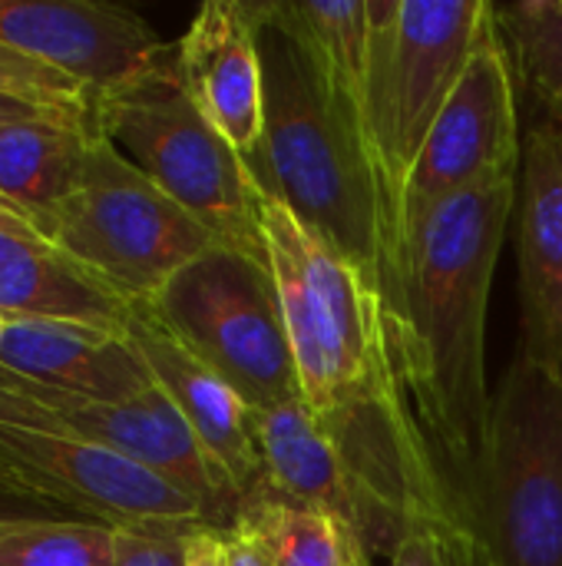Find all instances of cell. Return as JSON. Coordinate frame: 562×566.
<instances>
[{"label": "cell", "instance_id": "cell-1", "mask_svg": "<svg viewBox=\"0 0 562 566\" xmlns=\"http://www.w3.org/2000/svg\"><path fill=\"white\" fill-rule=\"evenodd\" d=\"M262 226L305 408L388 511L407 524L457 517L411 405L394 318L378 289L272 196Z\"/></svg>", "mask_w": 562, "mask_h": 566}, {"label": "cell", "instance_id": "cell-2", "mask_svg": "<svg viewBox=\"0 0 562 566\" xmlns=\"http://www.w3.org/2000/svg\"><path fill=\"white\" fill-rule=\"evenodd\" d=\"M520 176L441 202L407 239L394 312L397 358L454 511L490 421L487 305L517 209Z\"/></svg>", "mask_w": 562, "mask_h": 566}, {"label": "cell", "instance_id": "cell-3", "mask_svg": "<svg viewBox=\"0 0 562 566\" xmlns=\"http://www.w3.org/2000/svg\"><path fill=\"white\" fill-rule=\"evenodd\" d=\"M258 13L265 76L258 182L331 242L378 289L394 318L397 262L364 136L328 93L308 50L268 13V0H258Z\"/></svg>", "mask_w": 562, "mask_h": 566}, {"label": "cell", "instance_id": "cell-4", "mask_svg": "<svg viewBox=\"0 0 562 566\" xmlns=\"http://www.w3.org/2000/svg\"><path fill=\"white\" fill-rule=\"evenodd\" d=\"M457 521L484 566H562V368L513 355Z\"/></svg>", "mask_w": 562, "mask_h": 566}, {"label": "cell", "instance_id": "cell-5", "mask_svg": "<svg viewBox=\"0 0 562 566\" xmlns=\"http://www.w3.org/2000/svg\"><path fill=\"white\" fill-rule=\"evenodd\" d=\"M490 13L487 0H368L364 136L394 262L407 172L454 96Z\"/></svg>", "mask_w": 562, "mask_h": 566}, {"label": "cell", "instance_id": "cell-6", "mask_svg": "<svg viewBox=\"0 0 562 566\" xmlns=\"http://www.w3.org/2000/svg\"><path fill=\"white\" fill-rule=\"evenodd\" d=\"M89 126L189 209L222 245L265 249V189L245 156L205 119L176 73V43L152 73L93 96Z\"/></svg>", "mask_w": 562, "mask_h": 566}, {"label": "cell", "instance_id": "cell-7", "mask_svg": "<svg viewBox=\"0 0 562 566\" xmlns=\"http://www.w3.org/2000/svg\"><path fill=\"white\" fill-rule=\"evenodd\" d=\"M40 235L129 305L152 302L219 242L96 129L76 186L40 222Z\"/></svg>", "mask_w": 562, "mask_h": 566}, {"label": "cell", "instance_id": "cell-8", "mask_svg": "<svg viewBox=\"0 0 562 566\" xmlns=\"http://www.w3.org/2000/svg\"><path fill=\"white\" fill-rule=\"evenodd\" d=\"M142 305L252 411L301 401L268 255L215 242Z\"/></svg>", "mask_w": 562, "mask_h": 566}, {"label": "cell", "instance_id": "cell-9", "mask_svg": "<svg viewBox=\"0 0 562 566\" xmlns=\"http://www.w3.org/2000/svg\"><path fill=\"white\" fill-rule=\"evenodd\" d=\"M0 484L109 531L189 537L219 527L195 497L139 461L46 424L0 421Z\"/></svg>", "mask_w": 562, "mask_h": 566}, {"label": "cell", "instance_id": "cell-10", "mask_svg": "<svg viewBox=\"0 0 562 566\" xmlns=\"http://www.w3.org/2000/svg\"><path fill=\"white\" fill-rule=\"evenodd\" d=\"M520 86L494 3V13L470 53L454 96L447 99L407 172L397 212V262H404V249L414 229L441 202L500 176H520Z\"/></svg>", "mask_w": 562, "mask_h": 566}, {"label": "cell", "instance_id": "cell-11", "mask_svg": "<svg viewBox=\"0 0 562 566\" xmlns=\"http://www.w3.org/2000/svg\"><path fill=\"white\" fill-rule=\"evenodd\" d=\"M0 421L46 424L126 454L195 497L222 531L238 524L242 497L156 385L126 401H99L0 371Z\"/></svg>", "mask_w": 562, "mask_h": 566}, {"label": "cell", "instance_id": "cell-12", "mask_svg": "<svg viewBox=\"0 0 562 566\" xmlns=\"http://www.w3.org/2000/svg\"><path fill=\"white\" fill-rule=\"evenodd\" d=\"M0 43L63 70L93 96L152 73L172 53L136 10L96 0H0Z\"/></svg>", "mask_w": 562, "mask_h": 566}, {"label": "cell", "instance_id": "cell-13", "mask_svg": "<svg viewBox=\"0 0 562 566\" xmlns=\"http://www.w3.org/2000/svg\"><path fill=\"white\" fill-rule=\"evenodd\" d=\"M252 431L262 458V491L344 521L364 541L374 564L391 560L411 524L364 488L305 401L252 411Z\"/></svg>", "mask_w": 562, "mask_h": 566}, {"label": "cell", "instance_id": "cell-14", "mask_svg": "<svg viewBox=\"0 0 562 566\" xmlns=\"http://www.w3.org/2000/svg\"><path fill=\"white\" fill-rule=\"evenodd\" d=\"M258 0H209L176 40V73L205 119L245 156L255 179L265 149ZM262 186V182H258Z\"/></svg>", "mask_w": 562, "mask_h": 566}, {"label": "cell", "instance_id": "cell-15", "mask_svg": "<svg viewBox=\"0 0 562 566\" xmlns=\"http://www.w3.org/2000/svg\"><path fill=\"white\" fill-rule=\"evenodd\" d=\"M520 348L527 358L562 368V126L530 113L517 186Z\"/></svg>", "mask_w": 562, "mask_h": 566}, {"label": "cell", "instance_id": "cell-16", "mask_svg": "<svg viewBox=\"0 0 562 566\" xmlns=\"http://www.w3.org/2000/svg\"><path fill=\"white\" fill-rule=\"evenodd\" d=\"M123 338L139 355L152 385L172 401L209 458L229 478L242 504L255 497L265 478L252 431V408L238 398V391L202 365L172 332H166L146 305H129Z\"/></svg>", "mask_w": 562, "mask_h": 566}, {"label": "cell", "instance_id": "cell-17", "mask_svg": "<svg viewBox=\"0 0 562 566\" xmlns=\"http://www.w3.org/2000/svg\"><path fill=\"white\" fill-rule=\"evenodd\" d=\"M0 371L99 401H126L152 388L149 371L123 335L70 322L10 318Z\"/></svg>", "mask_w": 562, "mask_h": 566}, {"label": "cell", "instance_id": "cell-18", "mask_svg": "<svg viewBox=\"0 0 562 566\" xmlns=\"http://www.w3.org/2000/svg\"><path fill=\"white\" fill-rule=\"evenodd\" d=\"M0 315L70 322L123 335L129 302L66 259L43 235L0 229Z\"/></svg>", "mask_w": 562, "mask_h": 566}, {"label": "cell", "instance_id": "cell-19", "mask_svg": "<svg viewBox=\"0 0 562 566\" xmlns=\"http://www.w3.org/2000/svg\"><path fill=\"white\" fill-rule=\"evenodd\" d=\"M268 13L308 50L328 93L364 136L368 0H268Z\"/></svg>", "mask_w": 562, "mask_h": 566}, {"label": "cell", "instance_id": "cell-20", "mask_svg": "<svg viewBox=\"0 0 562 566\" xmlns=\"http://www.w3.org/2000/svg\"><path fill=\"white\" fill-rule=\"evenodd\" d=\"M89 123L30 119L0 126V196L40 222L70 196L83 172Z\"/></svg>", "mask_w": 562, "mask_h": 566}, {"label": "cell", "instance_id": "cell-21", "mask_svg": "<svg viewBox=\"0 0 562 566\" xmlns=\"http://www.w3.org/2000/svg\"><path fill=\"white\" fill-rule=\"evenodd\" d=\"M238 524L262 541L272 566H378L344 521L268 491L242 504Z\"/></svg>", "mask_w": 562, "mask_h": 566}, {"label": "cell", "instance_id": "cell-22", "mask_svg": "<svg viewBox=\"0 0 562 566\" xmlns=\"http://www.w3.org/2000/svg\"><path fill=\"white\" fill-rule=\"evenodd\" d=\"M520 96L562 126V0L497 3Z\"/></svg>", "mask_w": 562, "mask_h": 566}, {"label": "cell", "instance_id": "cell-23", "mask_svg": "<svg viewBox=\"0 0 562 566\" xmlns=\"http://www.w3.org/2000/svg\"><path fill=\"white\" fill-rule=\"evenodd\" d=\"M116 531L89 521L23 517L0 531V566H113Z\"/></svg>", "mask_w": 562, "mask_h": 566}, {"label": "cell", "instance_id": "cell-24", "mask_svg": "<svg viewBox=\"0 0 562 566\" xmlns=\"http://www.w3.org/2000/svg\"><path fill=\"white\" fill-rule=\"evenodd\" d=\"M0 96L73 119H89L93 106V93L83 83L10 43H0Z\"/></svg>", "mask_w": 562, "mask_h": 566}, {"label": "cell", "instance_id": "cell-25", "mask_svg": "<svg viewBox=\"0 0 562 566\" xmlns=\"http://www.w3.org/2000/svg\"><path fill=\"white\" fill-rule=\"evenodd\" d=\"M384 566H484L457 517H421Z\"/></svg>", "mask_w": 562, "mask_h": 566}, {"label": "cell", "instance_id": "cell-26", "mask_svg": "<svg viewBox=\"0 0 562 566\" xmlns=\"http://www.w3.org/2000/svg\"><path fill=\"white\" fill-rule=\"evenodd\" d=\"M189 537L116 531L113 566H182L185 564V541Z\"/></svg>", "mask_w": 562, "mask_h": 566}, {"label": "cell", "instance_id": "cell-27", "mask_svg": "<svg viewBox=\"0 0 562 566\" xmlns=\"http://www.w3.org/2000/svg\"><path fill=\"white\" fill-rule=\"evenodd\" d=\"M182 566H229V531L202 527L185 541Z\"/></svg>", "mask_w": 562, "mask_h": 566}, {"label": "cell", "instance_id": "cell-28", "mask_svg": "<svg viewBox=\"0 0 562 566\" xmlns=\"http://www.w3.org/2000/svg\"><path fill=\"white\" fill-rule=\"evenodd\" d=\"M229 566H272L262 541L242 524L229 531Z\"/></svg>", "mask_w": 562, "mask_h": 566}, {"label": "cell", "instance_id": "cell-29", "mask_svg": "<svg viewBox=\"0 0 562 566\" xmlns=\"http://www.w3.org/2000/svg\"><path fill=\"white\" fill-rule=\"evenodd\" d=\"M30 119H53V123H89V119H73V116H60L10 96H0V126H13V123H30Z\"/></svg>", "mask_w": 562, "mask_h": 566}, {"label": "cell", "instance_id": "cell-30", "mask_svg": "<svg viewBox=\"0 0 562 566\" xmlns=\"http://www.w3.org/2000/svg\"><path fill=\"white\" fill-rule=\"evenodd\" d=\"M0 229L3 232H20V235H40L33 219L26 212H20L13 202H7L3 196H0Z\"/></svg>", "mask_w": 562, "mask_h": 566}, {"label": "cell", "instance_id": "cell-31", "mask_svg": "<svg viewBox=\"0 0 562 566\" xmlns=\"http://www.w3.org/2000/svg\"><path fill=\"white\" fill-rule=\"evenodd\" d=\"M7 325H10V318H7V315H0V345H3V335H7Z\"/></svg>", "mask_w": 562, "mask_h": 566}, {"label": "cell", "instance_id": "cell-32", "mask_svg": "<svg viewBox=\"0 0 562 566\" xmlns=\"http://www.w3.org/2000/svg\"><path fill=\"white\" fill-rule=\"evenodd\" d=\"M0 501H7V504H13V497H10V494H0ZM0 517H10V514H3V511H0ZM10 521H23V517H10Z\"/></svg>", "mask_w": 562, "mask_h": 566}, {"label": "cell", "instance_id": "cell-33", "mask_svg": "<svg viewBox=\"0 0 562 566\" xmlns=\"http://www.w3.org/2000/svg\"><path fill=\"white\" fill-rule=\"evenodd\" d=\"M7 524H10V517H0V531H3Z\"/></svg>", "mask_w": 562, "mask_h": 566}]
</instances>
